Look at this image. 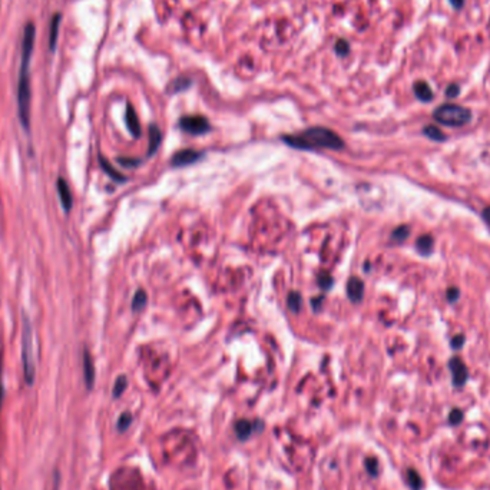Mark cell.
Segmentation results:
<instances>
[{"instance_id": "4fadbf2b", "label": "cell", "mask_w": 490, "mask_h": 490, "mask_svg": "<svg viewBox=\"0 0 490 490\" xmlns=\"http://www.w3.org/2000/svg\"><path fill=\"white\" fill-rule=\"evenodd\" d=\"M416 248L421 255H430L434 248V239L431 235H421L416 241Z\"/></svg>"}, {"instance_id": "ffe728a7", "label": "cell", "mask_w": 490, "mask_h": 490, "mask_svg": "<svg viewBox=\"0 0 490 490\" xmlns=\"http://www.w3.org/2000/svg\"><path fill=\"white\" fill-rule=\"evenodd\" d=\"M287 302H288V308L292 311V313H300L301 310V304H302V297L300 292L297 291H292L289 292L288 297H287Z\"/></svg>"}, {"instance_id": "ac0fdd59", "label": "cell", "mask_w": 490, "mask_h": 490, "mask_svg": "<svg viewBox=\"0 0 490 490\" xmlns=\"http://www.w3.org/2000/svg\"><path fill=\"white\" fill-rule=\"evenodd\" d=\"M146 301H148L146 292L143 289H138L137 294L134 295V300H132V311L134 313L142 311L145 308V305H146Z\"/></svg>"}, {"instance_id": "5b68a950", "label": "cell", "mask_w": 490, "mask_h": 490, "mask_svg": "<svg viewBox=\"0 0 490 490\" xmlns=\"http://www.w3.org/2000/svg\"><path fill=\"white\" fill-rule=\"evenodd\" d=\"M179 128L191 135H204V134L210 132L211 125L205 116L189 115V116H182L179 119Z\"/></svg>"}, {"instance_id": "8992f818", "label": "cell", "mask_w": 490, "mask_h": 490, "mask_svg": "<svg viewBox=\"0 0 490 490\" xmlns=\"http://www.w3.org/2000/svg\"><path fill=\"white\" fill-rule=\"evenodd\" d=\"M449 367L452 370V376H453V383L456 387H462L465 386L467 378H469V371H467V367L466 364L462 361V358L459 357H453L449 363Z\"/></svg>"}, {"instance_id": "e575fe53", "label": "cell", "mask_w": 490, "mask_h": 490, "mask_svg": "<svg viewBox=\"0 0 490 490\" xmlns=\"http://www.w3.org/2000/svg\"><path fill=\"white\" fill-rule=\"evenodd\" d=\"M483 219H485V222L488 224V225L490 226V207H486L485 210H483Z\"/></svg>"}, {"instance_id": "3957f363", "label": "cell", "mask_w": 490, "mask_h": 490, "mask_svg": "<svg viewBox=\"0 0 490 490\" xmlns=\"http://www.w3.org/2000/svg\"><path fill=\"white\" fill-rule=\"evenodd\" d=\"M22 364L26 384L32 386L36 377V360L33 351V330L26 314L22 315Z\"/></svg>"}, {"instance_id": "d590c367", "label": "cell", "mask_w": 490, "mask_h": 490, "mask_svg": "<svg viewBox=\"0 0 490 490\" xmlns=\"http://www.w3.org/2000/svg\"><path fill=\"white\" fill-rule=\"evenodd\" d=\"M321 301H323V297H318V298H313V300H311V304H313V308H314L315 311H318V310H320V305H321Z\"/></svg>"}, {"instance_id": "836d02e7", "label": "cell", "mask_w": 490, "mask_h": 490, "mask_svg": "<svg viewBox=\"0 0 490 490\" xmlns=\"http://www.w3.org/2000/svg\"><path fill=\"white\" fill-rule=\"evenodd\" d=\"M59 486H61V476H59V472L56 470L55 476H53V490H59Z\"/></svg>"}, {"instance_id": "9c48e42d", "label": "cell", "mask_w": 490, "mask_h": 490, "mask_svg": "<svg viewBox=\"0 0 490 490\" xmlns=\"http://www.w3.org/2000/svg\"><path fill=\"white\" fill-rule=\"evenodd\" d=\"M347 295L352 302L361 301L364 297V282L357 277H351L347 282Z\"/></svg>"}, {"instance_id": "2e32d148", "label": "cell", "mask_w": 490, "mask_h": 490, "mask_svg": "<svg viewBox=\"0 0 490 490\" xmlns=\"http://www.w3.org/2000/svg\"><path fill=\"white\" fill-rule=\"evenodd\" d=\"M99 163H101L102 169H103L108 175L111 176L112 179H115L116 182H125L126 181L125 176L122 175L118 169H115L112 165H111V162H109L106 158H103L102 155H99Z\"/></svg>"}, {"instance_id": "603a6c76", "label": "cell", "mask_w": 490, "mask_h": 490, "mask_svg": "<svg viewBox=\"0 0 490 490\" xmlns=\"http://www.w3.org/2000/svg\"><path fill=\"white\" fill-rule=\"evenodd\" d=\"M126 386H128V380H126L125 376H121L118 377L115 386H113V397H119L124 391H125Z\"/></svg>"}, {"instance_id": "f546056e", "label": "cell", "mask_w": 490, "mask_h": 490, "mask_svg": "<svg viewBox=\"0 0 490 490\" xmlns=\"http://www.w3.org/2000/svg\"><path fill=\"white\" fill-rule=\"evenodd\" d=\"M446 295H447V300H449V301L454 302L456 300H457V298H459L460 292H459V288H456V287H450V288L447 289Z\"/></svg>"}, {"instance_id": "cb8c5ba5", "label": "cell", "mask_w": 490, "mask_h": 490, "mask_svg": "<svg viewBox=\"0 0 490 490\" xmlns=\"http://www.w3.org/2000/svg\"><path fill=\"white\" fill-rule=\"evenodd\" d=\"M407 479H409V485L413 488V490H420V488H421V479H420V476L416 473L415 470H409L407 472Z\"/></svg>"}, {"instance_id": "7a4b0ae2", "label": "cell", "mask_w": 490, "mask_h": 490, "mask_svg": "<svg viewBox=\"0 0 490 490\" xmlns=\"http://www.w3.org/2000/svg\"><path fill=\"white\" fill-rule=\"evenodd\" d=\"M282 140L298 149H343L344 140L328 128L314 126L297 135L282 137Z\"/></svg>"}, {"instance_id": "6da1fadb", "label": "cell", "mask_w": 490, "mask_h": 490, "mask_svg": "<svg viewBox=\"0 0 490 490\" xmlns=\"http://www.w3.org/2000/svg\"><path fill=\"white\" fill-rule=\"evenodd\" d=\"M35 39H36V26L29 22L23 30V40H22V61L19 69V80H17V112L19 121L25 128L26 132L30 129V62L35 49Z\"/></svg>"}, {"instance_id": "9a60e30c", "label": "cell", "mask_w": 490, "mask_h": 490, "mask_svg": "<svg viewBox=\"0 0 490 490\" xmlns=\"http://www.w3.org/2000/svg\"><path fill=\"white\" fill-rule=\"evenodd\" d=\"M162 140V134L161 129L156 125L149 126V149H148V155L151 156L152 153H155L156 149L159 148Z\"/></svg>"}, {"instance_id": "d4e9b609", "label": "cell", "mask_w": 490, "mask_h": 490, "mask_svg": "<svg viewBox=\"0 0 490 490\" xmlns=\"http://www.w3.org/2000/svg\"><path fill=\"white\" fill-rule=\"evenodd\" d=\"M336 53L339 55V56H347L349 55V52H350V45H349V42L347 40H344V39H339L337 42H336Z\"/></svg>"}, {"instance_id": "8fae6325", "label": "cell", "mask_w": 490, "mask_h": 490, "mask_svg": "<svg viewBox=\"0 0 490 490\" xmlns=\"http://www.w3.org/2000/svg\"><path fill=\"white\" fill-rule=\"evenodd\" d=\"M258 427H263L261 421H251V420H238L235 423V433L241 440L248 439Z\"/></svg>"}, {"instance_id": "277c9868", "label": "cell", "mask_w": 490, "mask_h": 490, "mask_svg": "<svg viewBox=\"0 0 490 490\" xmlns=\"http://www.w3.org/2000/svg\"><path fill=\"white\" fill-rule=\"evenodd\" d=\"M433 118L441 125L457 128V126H463L470 122L472 112L465 106L446 103V105H440L433 112Z\"/></svg>"}, {"instance_id": "f1b7e54d", "label": "cell", "mask_w": 490, "mask_h": 490, "mask_svg": "<svg viewBox=\"0 0 490 490\" xmlns=\"http://www.w3.org/2000/svg\"><path fill=\"white\" fill-rule=\"evenodd\" d=\"M118 163H121L124 166H137L140 163V161L134 159V158H118Z\"/></svg>"}, {"instance_id": "7402d4cb", "label": "cell", "mask_w": 490, "mask_h": 490, "mask_svg": "<svg viewBox=\"0 0 490 490\" xmlns=\"http://www.w3.org/2000/svg\"><path fill=\"white\" fill-rule=\"evenodd\" d=\"M409 235H410V228L407 225H400L393 231L391 241H394L397 244H402L403 241H406V239L409 238Z\"/></svg>"}, {"instance_id": "d6a6232c", "label": "cell", "mask_w": 490, "mask_h": 490, "mask_svg": "<svg viewBox=\"0 0 490 490\" xmlns=\"http://www.w3.org/2000/svg\"><path fill=\"white\" fill-rule=\"evenodd\" d=\"M446 95L449 98H456L459 95V86L457 85H450L449 88L446 89Z\"/></svg>"}, {"instance_id": "52a82bcc", "label": "cell", "mask_w": 490, "mask_h": 490, "mask_svg": "<svg viewBox=\"0 0 490 490\" xmlns=\"http://www.w3.org/2000/svg\"><path fill=\"white\" fill-rule=\"evenodd\" d=\"M202 156L201 152L194 151V149H184V151H178L172 156L171 163L174 166H185V165H191V163L197 162Z\"/></svg>"}, {"instance_id": "d6986e66", "label": "cell", "mask_w": 490, "mask_h": 490, "mask_svg": "<svg viewBox=\"0 0 490 490\" xmlns=\"http://www.w3.org/2000/svg\"><path fill=\"white\" fill-rule=\"evenodd\" d=\"M423 134H424L428 139L434 140V142H443V140H446V135L440 131L437 126L434 125L424 126V128H423Z\"/></svg>"}, {"instance_id": "74e56055", "label": "cell", "mask_w": 490, "mask_h": 490, "mask_svg": "<svg viewBox=\"0 0 490 490\" xmlns=\"http://www.w3.org/2000/svg\"><path fill=\"white\" fill-rule=\"evenodd\" d=\"M3 393H4V390H3L1 380H0V409H1V403H3Z\"/></svg>"}, {"instance_id": "7c38bea8", "label": "cell", "mask_w": 490, "mask_h": 490, "mask_svg": "<svg viewBox=\"0 0 490 490\" xmlns=\"http://www.w3.org/2000/svg\"><path fill=\"white\" fill-rule=\"evenodd\" d=\"M83 377H85L88 390H92L93 383H95V365H93L92 355L88 350L83 351Z\"/></svg>"}, {"instance_id": "ba28073f", "label": "cell", "mask_w": 490, "mask_h": 490, "mask_svg": "<svg viewBox=\"0 0 490 490\" xmlns=\"http://www.w3.org/2000/svg\"><path fill=\"white\" fill-rule=\"evenodd\" d=\"M56 189H58V195H59L63 210L66 212H69L72 210V205H73V198H72V192H70L68 182L63 178H59L56 181Z\"/></svg>"}, {"instance_id": "484cf974", "label": "cell", "mask_w": 490, "mask_h": 490, "mask_svg": "<svg viewBox=\"0 0 490 490\" xmlns=\"http://www.w3.org/2000/svg\"><path fill=\"white\" fill-rule=\"evenodd\" d=\"M318 284H320V287L323 289H328L331 287V284H333V278H331L330 274L323 273V274L318 276Z\"/></svg>"}, {"instance_id": "e0dca14e", "label": "cell", "mask_w": 490, "mask_h": 490, "mask_svg": "<svg viewBox=\"0 0 490 490\" xmlns=\"http://www.w3.org/2000/svg\"><path fill=\"white\" fill-rule=\"evenodd\" d=\"M413 89H415V95L420 101L430 102L433 99V90L426 82H416Z\"/></svg>"}, {"instance_id": "4316f807", "label": "cell", "mask_w": 490, "mask_h": 490, "mask_svg": "<svg viewBox=\"0 0 490 490\" xmlns=\"http://www.w3.org/2000/svg\"><path fill=\"white\" fill-rule=\"evenodd\" d=\"M131 420H132V417H131V415H128V413H124V415L121 416L119 417V421H118V428L119 430H125V428H128V426H129V423H131Z\"/></svg>"}, {"instance_id": "5bb4252c", "label": "cell", "mask_w": 490, "mask_h": 490, "mask_svg": "<svg viewBox=\"0 0 490 490\" xmlns=\"http://www.w3.org/2000/svg\"><path fill=\"white\" fill-rule=\"evenodd\" d=\"M61 19H62V14H61V13H56V14L52 17L51 35H49V48H51L52 52H55V49H56L58 36H59V26H61Z\"/></svg>"}, {"instance_id": "1f68e13d", "label": "cell", "mask_w": 490, "mask_h": 490, "mask_svg": "<svg viewBox=\"0 0 490 490\" xmlns=\"http://www.w3.org/2000/svg\"><path fill=\"white\" fill-rule=\"evenodd\" d=\"M463 344H465V337H463V336H456V337L452 340L453 349H460Z\"/></svg>"}, {"instance_id": "4dcf8cb0", "label": "cell", "mask_w": 490, "mask_h": 490, "mask_svg": "<svg viewBox=\"0 0 490 490\" xmlns=\"http://www.w3.org/2000/svg\"><path fill=\"white\" fill-rule=\"evenodd\" d=\"M367 467H368V472H370V473L377 475L378 463L376 459H368V460H367Z\"/></svg>"}, {"instance_id": "8d00e7d4", "label": "cell", "mask_w": 490, "mask_h": 490, "mask_svg": "<svg viewBox=\"0 0 490 490\" xmlns=\"http://www.w3.org/2000/svg\"><path fill=\"white\" fill-rule=\"evenodd\" d=\"M450 1H452V4L456 9H460L463 6V3H465V0H450Z\"/></svg>"}, {"instance_id": "44dd1931", "label": "cell", "mask_w": 490, "mask_h": 490, "mask_svg": "<svg viewBox=\"0 0 490 490\" xmlns=\"http://www.w3.org/2000/svg\"><path fill=\"white\" fill-rule=\"evenodd\" d=\"M191 79L189 77H178V79H175L172 83H171V86H169V92H172V93H178V92H184V90H187V89L191 86Z\"/></svg>"}, {"instance_id": "83f0119b", "label": "cell", "mask_w": 490, "mask_h": 490, "mask_svg": "<svg viewBox=\"0 0 490 490\" xmlns=\"http://www.w3.org/2000/svg\"><path fill=\"white\" fill-rule=\"evenodd\" d=\"M462 420H463V413L460 410H457V409H454L452 413H450V416H449L450 424H459Z\"/></svg>"}, {"instance_id": "30bf717a", "label": "cell", "mask_w": 490, "mask_h": 490, "mask_svg": "<svg viewBox=\"0 0 490 490\" xmlns=\"http://www.w3.org/2000/svg\"><path fill=\"white\" fill-rule=\"evenodd\" d=\"M125 122L129 132L132 134L134 138H139L140 134H142V129H140V124H139L138 115L135 112V108L128 103L126 105V113H125Z\"/></svg>"}]
</instances>
